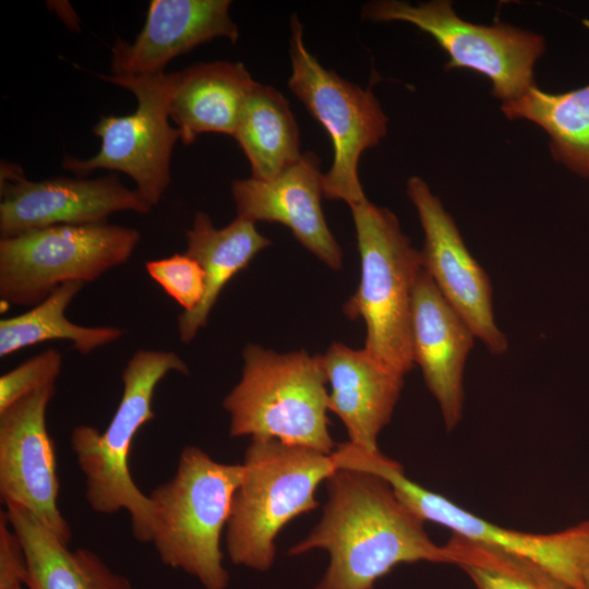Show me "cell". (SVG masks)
<instances>
[{
    "label": "cell",
    "mask_w": 589,
    "mask_h": 589,
    "mask_svg": "<svg viewBox=\"0 0 589 589\" xmlns=\"http://www.w3.org/2000/svg\"><path fill=\"white\" fill-rule=\"evenodd\" d=\"M325 482L322 518L288 551L291 556L314 549L328 552V566L314 589H373L402 563L450 564L446 548L432 541L424 520L382 477L337 468Z\"/></svg>",
    "instance_id": "obj_1"
},
{
    "label": "cell",
    "mask_w": 589,
    "mask_h": 589,
    "mask_svg": "<svg viewBox=\"0 0 589 589\" xmlns=\"http://www.w3.org/2000/svg\"><path fill=\"white\" fill-rule=\"evenodd\" d=\"M244 476L243 464H223L189 445L179 456L172 479L151 494L152 542L167 566L194 577L205 589H226L221 532L233 494Z\"/></svg>",
    "instance_id": "obj_2"
},
{
    "label": "cell",
    "mask_w": 589,
    "mask_h": 589,
    "mask_svg": "<svg viewBox=\"0 0 589 589\" xmlns=\"http://www.w3.org/2000/svg\"><path fill=\"white\" fill-rule=\"evenodd\" d=\"M243 466L226 526L227 552L233 564L266 572L280 530L317 507L315 491L337 466L332 454L275 438H251Z\"/></svg>",
    "instance_id": "obj_3"
},
{
    "label": "cell",
    "mask_w": 589,
    "mask_h": 589,
    "mask_svg": "<svg viewBox=\"0 0 589 589\" xmlns=\"http://www.w3.org/2000/svg\"><path fill=\"white\" fill-rule=\"evenodd\" d=\"M170 372L189 375L190 370L176 352L136 350L122 371V396L107 429L100 433L92 425L80 424L71 433L89 507L105 515L128 510L133 537L141 543L152 542L154 508L151 497L132 479L129 455L137 431L155 418V389Z\"/></svg>",
    "instance_id": "obj_4"
},
{
    "label": "cell",
    "mask_w": 589,
    "mask_h": 589,
    "mask_svg": "<svg viewBox=\"0 0 589 589\" xmlns=\"http://www.w3.org/2000/svg\"><path fill=\"white\" fill-rule=\"evenodd\" d=\"M239 383L223 400L231 437L275 438L330 455L327 376L321 354L248 344Z\"/></svg>",
    "instance_id": "obj_5"
},
{
    "label": "cell",
    "mask_w": 589,
    "mask_h": 589,
    "mask_svg": "<svg viewBox=\"0 0 589 589\" xmlns=\"http://www.w3.org/2000/svg\"><path fill=\"white\" fill-rule=\"evenodd\" d=\"M361 263L360 284L344 304L349 320L362 318L364 348L404 376L413 366L411 313L421 253L397 216L368 199L350 206Z\"/></svg>",
    "instance_id": "obj_6"
},
{
    "label": "cell",
    "mask_w": 589,
    "mask_h": 589,
    "mask_svg": "<svg viewBox=\"0 0 589 589\" xmlns=\"http://www.w3.org/2000/svg\"><path fill=\"white\" fill-rule=\"evenodd\" d=\"M139 230L107 221L59 225L0 240V298L35 306L68 281L91 283L129 261Z\"/></svg>",
    "instance_id": "obj_7"
},
{
    "label": "cell",
    "mask_w": 589,
    "mask_h": 589,
    "mask_svg": "<svg viewBox=\"0 0 589 589\" xmlns=\"http://www.w3.org/2000/svg\"><path fill=\"white\" fill-rule=\"evenodd\" d=\"M361 15L372 22H407L430 34L449 57L447 70L469 69L484 75L502 103L517 99L536 85L533 68L545 50L544 38L536 32L466 21L447 0L416 5L374 0L362 7Z\"/></svg>",
    "instance_id": "obj_8"
},
{
    "label": "cell",
    "mask_w": 589,
    "mask_h": 589,
    "mask_svg": "<svg viewBox=\"0 0 589 589\" xmlns=\"http://www.w3.org/2000/svg\"><path fill=\"white\" fill-rule=\"evenodd\" d=\"M290 29L292 71L288 86L333 142V164L323 176L324 197L352 206L366 199L358 177L360 156L385 137L388 118L370 88L363 89L325 69L309 52L303 25L296 14Z\"/></svg>",
    "instance_id": "obj_9"
},
{
    "label": "cell",
    "mask_w": 589,
    "mask_h": 589,
    "mask_svg": "<svg viewBox=\"0 0 589 589\" xmlns=\"http://www.w3.org/2000/svg\"><path fill=\"white\" fill-rule=\"evenodd\" d=\"M98 76L130 91L137 107L128 116L100 117L92 128L101 140L99 152L88 159L65 156L62 167L79 176L98 168L121 171L132 178L139 193L154 206L170 184L171 154L180 140V131L169 123L172 73Z\"/></svg>",
    "instance_id": "obj_10"
},
{
    "label": "cell",
    "mask_w": 589,
    "mask_h": 589,
    "mask_svg": "<svg viewBox=\"0 0 589 589\" xmlns=\"http://www.w3.org/2000/svg\"><path fill=\"white\" fill-rule=\"evenodd\" d=\"M365 470L385 479L397 497L424 521L438 524L454 534L526 557L570 589L580 588L589 564V521L551 533L508 529L411 481L401 465L384 454L372 457Z\"/></svg>",
    "instance_id": "obj_11"
},
{
    "label": "cell",
    "mask_w": 589,
    "mask_h": 589,
    "mask_svg": "<svg viewBox=\"0 0 589 589\" xmlns=\"http://www.w3.org/2000/svg\"><path fill=\"white\" fill-rule=\"evenodd\" d=\"M0 188L1 239L51 226L103 223L115 212L147 214L153 208L115 175L29 181L17 165L2 161Z\"/></svg>",
    "instance_id": "obj_12"
},
{
    "label": "cell",
    "mask_w": 589,
    "mask_h": 589,
    "mask_svg": "<svg viewBox=\"0 0 589 589\" xmlns=\"http://www.w3.org/2000/svg\"><path fill=\"white\" fill-rule=\"evenodd\" d=\"M56 385L39 388L0 412V496L29 510L60 541L71 528L58 506L59 479L46 411Z\"/></svg>",
    "instance_id": "obj_13"
},
{
    "label": "cell",
    "mask_w": 589,
    "mask_h": 589,
    "mask_svg": "<svg viewBox=\"0 0 589 589\" xmlns=\"http://www.w3.org/2000/svg\"><path fill=\"white\" fill-rule=\"evenodd\" d=\"M407 195L424 233L423 269L490 353L504 354L508 340L495 323L490 278L467 249L454 218L420 177L408 179Z\"/></svg>",
    "instance_id": "obj_14"
},
{
    "label": "cell",
    "mask_w": 589,
    "mask_h": 589,
    "mask_svg": "<svg viewBox=\"0 0 589 589\" xmlns=\"http://www.w3.org/2000/svg\"><path fill=\"white\" fill-rule=\"evenodd\" d=\"M321 160L313 152L269 180H235L232 199L238 216L279 223L320 261L333 269L342 266V252L330 232L321 200L324 196Z\"/></svg>",
    "instance_id": "obj_15"
},
{
    "label": "cell",
    "mask_w": 589,
    "mask_h": 589,
    "mask_svg": "<svg viewBox=\"0 0 589 589\" xmlns=\"http://www.w3.org/2000/svg\"><path fill=\"white\" fill-rule=\"evenodd\" d=\"M411 338L414 364L452 431L462 418L464 370L476 336L423 267L413 289Z\"/></svg>",
    "instance_id": "obj_16"
},
{
    "label": "cell",
    "mask_w": 589,
    "mask_h": 589,
    "mask_svg": "<svg viewBox=\"0 0 589 589\" xmlns=\"http://www.w3.org/2000/svg\"><path fill=\"white\" fill-rule=\"evenodd\" d=\"M230 4V0H152L145 25L134 41L116 39L111 75L165 72L172 59L217 37L235 44L239 31L229 15Z\"/></svg>",
    "instance_id": "obj_17"
},
{
    "label": "cell",
    "mask_w": 589,
    "mask_h": 589,
    "mask_svg": "<svg viewBox=\"0 0 589 589\" xmlns=\"http://www.w3.org/2000/svg\"><path fill=\"white\" fill-rule=\"evenodd\" d=\"M321 358L330 385L328 411L342 421L350 443L380 452L377 436L392 419L404 375L365 348L341 342H333Z\"/></svg>",
    "instance_id": "obj_18"
},
{
    "label": "cell",
    "mask_w": 589,
    "mask_h": 589,
    "mask_svg": "<svg viewBox=\"0 0 589 589\" xmlns=\"http://www.w3.org/2000/svg\"><path fill=\"white\" fill-rule=\"evenodd\" d=\"M172 73L168 112L183 145L201 133L233 136L255 81L240 62L199 63Z\"/></svg>",
    "instance_id": "obj_19"
},
{
    "label": "cell",
    "mask_w": 589,
    "mask_h": 589,
    "mask_svg": "<svg viewBox=\"0 0 589 589\" xmlns=\"http://www.w3.org/2000/svg\"><path fill=\"white\" fill-rule=\"evenodd\" d=\"M5 507L24 552L26 589H132L129 578L112 570L96 553L70 550L26 508Z\"/></svg>",
    "instance_id": "obj_20"
},
{
    "label": "cell",
    "mask_w": 589,
    "mask_h": 589,
    "mask_svg": "<svg viewBox=\"0 0 589 589\" xmlns=\"http://www.w3.org/2000/svg\"><path fill=\"white\" fill-rule=\"evenodd\" d=\"M185 237L184 253L202 266L206 287L197 308L182 312L177 320L179 339L189 344L206 326L208 315L228 281L259 252L271 245V240L257 231L252 220L237 216L225 228L218 229L204 212L195 213Z\"/></svg>",
    "instance_id": "obj_21"
},
{
    "label": "cell",
    "mask_w": 589,
    "mask_h": 589,
    "mask_svg": "<svg viewBox=\"0 0 589 589\" xmlns=\"http://www.w3.org/2000/svg\"><path fill=\"white\" fill-rule=\"evenodd\" d=\"M233 137L254 179L269 180L302 156L298 124L288 100L279 91L256 81L245 98Z\"/></svg>",
    "instance_id": "obj_22"
},
{
    "label": "cell",
    "mask_w": 589,
    "mask_h": 589,
    "mask_svg": "<svg viewBox=\"0 0 589 589\" xmlns=\"http://www.w3.org/2000/svg\"><path fill=\"white\" fill-rule=\"evenodd\" d=\"M501 110L508 119H525L542 128L554 160L589 178V84L558 94L533 85L517 99L502 103Z\"/></svg>",
    "instance_id": "obj_23"
},
{
    "label": "cell",
    "mask_w": 589,
    "mask_h": 589,
    "mask_svg": "<svg viewBox=\"0 0 589 589\" xmlns=\"http://www.w3.org/2000/svg\"><path fill=\"white\" fill-rule=\"evenodd\" d=\"M84 285L82 281L64 283L29 311L2 318L0 357L47 340H69L76 351L87 356L97 348L119 340L124 334L119 327L82 326L65 316L67 308Z\"/></svg>",
    "instance_id": "obj_24"
},
{
    "label": "cell",
    "mask_w": 589,
    "mask_h": 589,
    "mask_svg": "<svg viewBox=\"0 0 589 589\" xmlns=\"http://www.w3.org/2000/svg\"><path fill=\"white\" fill-rule=\"evenodd\" d=\"M444 546L477 589H570L526 557L454 533Z\"/></svg>",
    "instance_id": "obj_25"
},
{
    "label": "cell",
    "mask_w": 589,
    "mask_h": 589,
    "mask_svg": "<svg viewBox=\"0 0 589 589\" xmlns=\"http://www.w3.org/2000/svg\"><path fill=\"white\" fill-rule=\"evenodd\" d=\"M145 268L151 278L183 308V312H191L201 303L206 288L205 273L194 259L185 253L173 254L148 261Z\"/></svg>",
    "instance_id": "obj_26"
},
{
    "label": "cell",
    "mask_w": 589,
    "mask_h": 589,
    "mask_svg": "<svg viewBox=\"0 0 589 589\" xmlns=\"http://www.w3.org/2000/svg\"><path fill=\"white\" fill-rule=\"evenodd\" d=\"M62 368V356L47 349L0 377V412L39 388L56 385Z\"/></svg>",
    "instance_id": "obj_27"
},
{
    "label": "cell",
    "mask_w": 589,
    "mask_h": 589,
    "mask_svg": "<svg viewBox=\"0 0 589 589\" xmlns=\"http://www.w3.org/2000/svg\"><path fill=\"white\" fill-rule=\"evenodd\" d=\"M26 565L20 540L7 512L0 513V589H24Z\"/></svg>",
    "instance_id": "obj_28"
},
{
    "label": "cell",
    "mask_w": 589,
    "mask_h": 589,
    "mask_svg": "<svg viewBox=\"0 0 589 589\" xmlns=\"http://www.w3.org/2000/svg\"><path fill=\"white\" fill-rule=\"evenodd\" d=\"M579 589H589V564L584 573V577H582Z\"/></svg>",
    "instance_id": "obj_29"
}]
</instances>
